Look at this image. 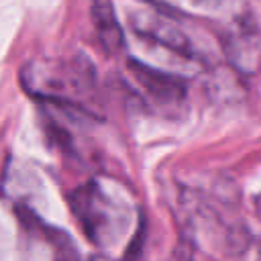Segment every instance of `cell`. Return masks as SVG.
<instances>
[{
    "label": "cell",
    "mask_w": 261,
    "mask_h": 261,
    "mask_svg": "<svg viewBox=\"0 0 261 261\" xmlns=\"http://www.w3.org/2000/svg\"><path fill=\"white\" fill-rule=\"evenodd\" d=\"M159 8H167L179 14L188 16H200V18H212L224 12L230 0H151Z\"/></svg>",
    "instance_id": "obj_7"
},
{
    "label": "cell",
    "mask_w": 261,
    "mask_h": 261,
    "mask_svg": "<svg viewBox=\"0 0 261 261\" xmlns=\"http://www.w3.org/2000/svg\"><path fill=\"white\" fill-rule=\"evenodd\" d=\"M222 53L237 73L257 75L261 71V29L251 22L232 24L222 37Z\"/></svg>",
    "instance_id": "obj_4"
},
{
    "label": "cell",
    "mask_w": 261,
    "mask_h": 261,
    "mask_svg": "<svg viewBox=\"0 0 261 261\" xmlns=\"http://www.w3.org/2000/svg\"><path fill=\"white\" fill-rule=\"evenodd\" d=\"M128 71H130L133 80L139 84V88L159 104H173V102L184 100V96H186L184 80L173 73L161 71L157 67H151L147 63H141L135 59L128 61Z\"/></svg>",
    "instance_id": "obj_5"
},
{
    "label": "cell",
    "mask_w": 261,
    "mask_h": 261,
    "mask_svg": "<svg viewBox=\"0 0 261 261\" xmlns=\"http://www.w3.org/2000/svg\"><path fill=\"white\" fill-rule=\"evenodd\" d=\"M259 261H261V247H259Z\"/></svg>",
    "instance_id": "obj_9"
},
{
    "label": "cell",
    "mask_w": 261,
    "mask_h": 261,
    "mask_svg": "<svg viewBox=\"0 0 261 261\" xmlns=\"http://www.w3.org/2000/svg\"><path fill=\"white\" fill-rule=\"evenodd\" d=\"M24 90L39 100L59 108L90 110L94 94V71L82 59H35L20 71Z\"/></svg>",
    "instance_id": "obj_2"
},
{
    "label": "cell",
    "mask_w": 261,
    "mask_h": 261,
    "mask_svg": "<svg viewBox=\"0 0 261 261\" xmlns=\"http://www.w3.org/2000/svg\"><path fill=\"white\" fill-rule=\"evenodd\" d=\"M69 206L88 241L110 259L130 255L141 214L126 188L110 177H94L71 192Z\"/></svg>",
    "instance_id": "obj_1"
},
{
    "label": "cell",
    "mask_w": 261,
    "mask_h": 261,
    "mask_svg": "<svg viewBox=\"0 0 261 261\" xmlns=\"http://www.w3.org/2000/svg\"><path fill=\"white\" fill-rule=\"evenodd\" d=\"M90 261H116V259H110V257H106V255H100V257H94V259H90Z\"/></svg>",
    "instance_id": "obj_8"
},
{
    "label": "cell",
    "mask_w": 261,
    "mask_h": 261,
    "mask_svg": "<svg viewBox=\"0 0 261 261\" xmlns=\"http://www.w3.org/2000/svg\"><path fill=\"white\" fill-rule=\"evenodd\" d=\"M92 22L98 41L106 53H118L124 47V33L114 16L110 0H92Z\"/></svg>",
    "instance_id": "obj_6"
},
{
    "label": "cell",
    "mask_w": 261,
    "mask_h": 261,
    "mask_svg": "<svg viewBox=\"0 0 261 261\" xmlns=\"http://www.w3.org/2000/svg\"><path fill=\"white\" fill-rule=\"evenodd\" d=\"M128 20H130L135 35L141 37L143 41L155 43V45H159L171 53H177L181 57H188V59L196 57L190 37L167 14H163L159 10H151V8H139L128 14Z\"/></svg>",
    "instance_id": "obj_3"
}]
</instances>
